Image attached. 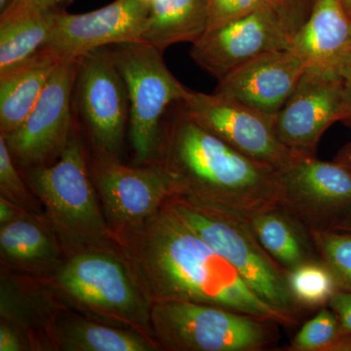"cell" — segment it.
Returning a JSON list of instances; mask_svg holds the SVG:
<instances>
[{
	"label": "cell",
	"instance_id": "484cf974",
	"mask_svg": "<svg viewBox=\"0 0 351 351\" xmlns=\"http://www.w3.org/2000/svg\"><path fill=\"white\" fill-rule=\"evenodd\" d=\"M343 332L338 315L329 306L322 307L304 323L286 350L335 351Z\"/></svg>",
	"mask_w": 351,
	"mask_h": 351
},
{
	"label": "cell",
	"instance_id": "4fadbf2b",
	"mask_svg": "<svg viewBox=\"0 0 351 351\" xmlns=\"http://www.w3.org/2000/svg\"><path fill=\"white\" fill-rule=\"evenodd\" d=\"M149 6L144 0H115L88 13L58 11L43 48L60 61H71L99 48L142 43Z\"/></svg>",
	"mask_w": 351,
	"mask_h": 351
},
{
	"label": "cell",
	"instance_id": "ac0fdd59",
	"mask_svg": "<svg viewBox=\"0 0 351 351\" xmlns=\"http://www.w3.org/2000/svg\"><path fill=\"white\" fill-rule=\"evenodd\" d=\"M59 59L41 48L25 62L0 73V130L15 131L43 94Z\"/></svg>",
	"mask_w": 351,
	"mask_h": 351
},
{
	"label": "cell",
	"instance_id": "603a6c76",
	"mask_svg": "<svg viewBox=\"0 0 351 351\" xmlns=\"http://www.w3.org/2000/svg\"><path fill=\"white\" fill-rule=\"evenodd\" d=\"M288 284L295 302L304 311L328 306L339 291L334 274L321 260L288 271Z\"/></svg>",
	"mask_w": 351,
	"mask_h": 351
},
{
	"label": "cell",
	"instance_id": "d6a6232c",
	"mask_svg": "<svg viewBox=\"0 0 351 351\" xmlns=\"http://www.w3.org/2000/svg\"><path fill=\"white\" fill-rule=\"evenodd\" d=\"M332 161L343 166L351 173V143H348V144L343 145L339 149L337 156L334 157Z\"/></svg>",
	"mask_w": 351,
	"mask_h": 351
},
{
	"label": "cell",
	"instance_id": "5bb4252c",
	"mask_svg": "<svg viewBox=\"0 0 351 351\" xmlns=\"http://www.w3.org/2000/svg\"><path fill=\"white\" fill-rule=\"evenodd\" d=\"M341 101V75L306 69L276 115L277 137L291 152L317 154L325 132L339 122Z\"/></svg>",
	"mask_w": 351,
	"mask_h": 351
},
{
	"label": "cell",
	"instance_id": "6da1fadb",
	"mask_svg": "<svg viewBox=\"0 0 351 351\" xmlns=\"http://www.w3.org/2000/svg\"><path fill=\"white\" fill-rule=\"evenodd\" d=\"M147 221L136 256L154 302L212 304L271 320L283 327L299 324L258 297L237 270L166 203Z\"/></svg>",
	"mask_w": 351,
	"mask_h": 351
},
{
	"label": "cell",
	"instance_id": "8fae6325",
	"mask_svg": "<svg viewBox=\"0 0 351 351\" xmlns=\"http://www.w3.org/2000/svg\"><path fill=\"white\" fill-rule=\"evenodd\" d=\"M80 59L61 61L36 106L15 131L1 134L13 160L23 166L45 165L58 158L75 130L73 95Z\"/></svg>",
	"mask_w": 351,
	"mask_h": 351
},
{
	"label": "cell",
	"instance_id": "83f0119b",
	"mask_svg": "<svg viewBox=\"0 0 351 351\" xmlns=\"http://www.w3.org/2000/svg\"><path fill=\"white\" fill-rule=\"evenodd\" d=\"M0 186L2 193L11 197V200L27 202L29 193L14 165L12 156L3 135L0 136Z\"/></svg>",
	"mask_w": 351,
	"mask_h": 351
},
{
	"label": "cell",
	"instance_id": "30bf717a",
	"mask_svg": "<svg viewBox=\"0 0 351 351\" xmlns=\"http://www.w3.org/2000/svg\"><path fill=\"white\" fill-rule=\"evenodd\" d=\"M179 104L196 123L254 160L279 170L290 158L292 152L277 137L276 115L189 88Z\"/></svg>",
	"mask_w": 351,
	"mask_h": 351
},
{
	"label": "cell",
	"instance_id": "7402d4cb",
	"mask_svg": "<svg viewBox=\"0 0 351 351\" xmlns=\"http://www.w3.org/2000/svg\"><path fill=\"white\" fill-rule=\"evenodd\" d=\"M64 350L80 351H149L151 341L141 335L87 322H75L63 334Z\"/></svg>",
	"mask_w": 351,
	"mask_h": 351
},
{
	"label": "cell",
	"instance_id": "d590c367",
	"mask_svg": "<svg viewBox=\"0 0 351 351\" xmlns=\"http://www.w3.org/2000/svg\"><path fill=\"white\" fill-rule=\"evenodd\" d=\"M12 0H0V15L8 8Z\"/></svg>",
	"mask_w": 351,
	"mask_h": 351
},
{
	"label": "cell",
	"instance_id": "9c48e42d",
	"mask_svg": "<svg viewBox=\"0 0 351 351\" xmlns=\"http://www.w3.org/2000/svg\"><path fill=\"white\" fill-rule=\"evenodd\" d=\"M89 168L108 219L117 228L144 225L166 201L182 193L179 178L159 161L129 167L115 159L96 156Z\"/></svg>",
	"mask_w": 351,
	"mask_h": 351
},
{
	"label": "cell",
	"instance_id": "d6986e66",
	"mask_svg": "<svg viewBox=\"0 0 351 351\" xmlns=\"http://www.w3.org/2000/svg\"><path fill=\"white\" fill-rule=\"evenodd\" d=\"M250 223L263 248L287 271L320 260L311 228L282 205L257 215Z\"/></svg>",
	"mask_w": 351,
	"mask_h": 351
},
{
	"label": "cell",
	"instance_id": "7c38bea8",
	"mask_svg": "<svg viewBox=\"0 0 351 351\" xmlns=\"http://www.w3.org/2000/svg\"><path fill=\"white\" fill-rule=\"evenodd\" d=\"M291 36L274 7L210 29L191 44V59L217 80L271 51L289 49Z\"/></svg>",
	"mask_w": 351,
	"mask_h": 351
},
{
	"label": "cell",
	"instance_id": "2e32d148",
	"mask_svg": "<svg viewBox=\"0 0 351 351\" xmlns=\"http://www.w3.org/2000/svg\"><path fill=\"white\" fill-rule=\"evenodd\" d=\"M306 66L290 49L271 51L219 80L214 93L276 115L295 91Z\"/></svg>",
	"mask_w": 351,
	"mask_h": 351
},
{
	"label": "cell",
	"instance_id": "1f68e13d",
	"mask_svg": "<svg viewBox=\"0 0 351 351\" xmlns=\"http://www.w3.org/2000/svg\"><path fill=\"white\" fill-rule=\"evenodd\" d=\"M22 350L20 339L12 330L2 325L0 328V351H19Z\"/></svg>",
	"mask_w": 351,
	"mask_h": 351
},
{
	"label": "cell",
	"instance_id": "52a82bcc",
	"mask_svg": "<svg viewBox=\"0 0 351 351\" xmlns=\"http://www.w3.org/2000/svg\"><path fill=\"white\" fill-rule=\"evenodd\" d=\"M73 112L76 125L83 126L91 140L96 156L119 160L130 107L125 82L110 46L80 58Z\"/></svg>",
	"mask_w": 351,
	"mask_h": 351
},
{
	"label": "cell",
	"instance_id": "ffe728a7",
	"mask_svg": "<svg viewBox=\"0 0 351 351\" xmlns=\"http://www.w3.org/2000/svg\"><path fill=\"white\" fill-rule=\"evenodd\" d=\"M207 24L208 0H156L149 6L142 43L161 52L175 44H193Z\"/></svg>",
	"mask_w": 351,
	"mask_h": 351
},
{
	"label": "cell",
	"instance_id": "5b68a950",
	"mask_svg": "<svg viewBox=\"0 0 351 351\" xmlns=\"http://www.w3.org/2000/svg\"><path fill=\"white\" fill-rule=\"evenodd\" d=\"M110 48L128 93V135L135 159L147 164L158 156L166 113L184 98L189 88L172 75L163 52L154 46L129 43Z\"/></svg>",
	"mask_w": 351,
	"mask_h": 351
},
{
	"label": "cell",
	"instance_id": "ba28073f",
	"mask_svg": "<svg viewBox=\"0 0 351 351\" xmlns=\"http://www.w3.org/2000/svg\"><path fill=\"white\" fill-rule=\"evenodd\" d=\"M278 172L281 205L311 230H332L351 213V173L335 161L292 152Z\"/></svg>",
	"mask_w": 351,
	"mask_h": 351
},
{
	"label": "cell",
	"instance_id": "277c9868",
	"mask_svg": "<svg viewBox=\"0 0 351 351\" xmlns=\"http://www.w3.org/2000/svg\"><path fill=\"white\" fill-rule=\"evenodd\" d=\"M152 320L160 343L172 350L265 351L280 339L274 321L198 302H154Z\"/></svg>",
	"mask_w": 351,
	"mask_h": 351
},
{
	"label": "cell",
	"instance_id": "d4e9b609",
	"mask_svg": "<svg viewBox=\"0 0 351 351\" xmlns=\"http://www.w3.org/2000/svg\"><path fill=\"white\" fill-rule=\"evenodd\" d=\"M319 258L336 278L339 291L351 293V232L311 230Z\"/></svg>",
	"mask_w": 351,
	"mask_h": 351
},
{
	"label": "cell",
	"instance_id": "e575fe53",
	"mask_svg": "<svg viewBox=\"0 0 351 351\" xmlns=\"http://www.w3.org/2000/svg\"><path fill=\"white\" fill-rule=\"evenodd\" d=\"M332 230H338V232H351V213L348 215L345 219L332 228Z\"/></svg>",
	"mask_w": 351,
	"mask_h": 351
},
{
	"label": "cell",
	"instance_id": "4dcf8cb0",
	"mask_svg": "<svg viewBox=\"0 0 351 351\" xmlns=\"http://www.w3.org/2000/svg\"><path fill=\"white\" fill-rule=\"evenodd\" d=\"M343 80V101H341L339 122L351 129V61L341 73Z\"/></svg>",
	"mask_w": 351,
	"mask_h": 351
},
{
	"label": "cell",
	"instance_id": "f546056e",
	"mask_svg": "<svg viewBox=\"0 0 351 351\" xmlns=\"http://www.w3.org/2000/svg\"><path fill=\"white\" fill-rule=\"evenodd\" d=\"M328 306L338 315L341 329L351 332V293L339 291L332 298Z\"/></svg>",
	"mask_w": 351,
	"mask_h": 351
},
{
	"label": "cell",
	"instance_id": "9a60e30c",
	"mask_svg": "<svg viewBox=\"0 0 351 351\" xmlns=\"http://www.w3.org/2000/svg\"><path fill=\"white\" fill-rule=\"evenodd\" d=\"M59 285L73 299L119 318L142 322L144 306L121 263L98 253L76 256L59 276Z\"/></svg>",
	"mask_w": 351,
	"mask_h": 351
},
{
	"label": "cell",
	"instance_id": "e0dca14e",
	"mask_svg": "<svg viewBox=\"0 0 351 351\" xmlns=\"http://www.w3.org/2000/svg\"><path fill=\"white\" fill-rule=\"evenodd\" d=\"M289 49L306 69L341 75L351 61V18L343 0H316Z\"/></svg>",
	"mask_w": 351,
	"mask_h": 351
},
{
	"label": "cell",
	"instance_id": "44dd1931",
	"mask_svg": "<svg viewBox=\"0 0 351 351\" xmlns=\"http://www.w3.org/2000/svg\"><path fill=\"white\" fill-rule=\"evenodd\" d=\"M57 12L25 14L0 19V73L23 63L43 47Z\"/></svg>",
	"mask_w": 351,
	"mask_h": 351
},
{
	"label": "cell",
	"instance_id": "74e56055",
	"mask_svg": "<svg viewBox=\"0 0 351 351\" xmlns=\"http://www.w3.org/2000/svg\"><path fill=\"white\" fill-rule=\"evenodd\" d=\"M144 1L147 2V3L152 4V2L156 1V0H144Z\"/></svg>",
	"mask_w": 351,
	"mask_h": 351
},
{
	"label": "cell",
	"instance_id": "f1b7e54d",
	"mask_svg": "<svg viewBox=\"0 0 351 351\" xmlns=\"http://www.w3.org/2000/svg\"><path fill=\"white\" fill-rule=\"evenodd\" d=\"M71 1L73 0H12L8 8L0 15V19L25 14L63 10V6Z\"/></svg>",
	"mask_w": 351,
	"mask_h": 351
},
{
	"label": "cell",
	"instance_id": "7a4b0ae2",
	"mask_svg": "<svg viewBox=\"0 0 351 351\" xmlns=\"http://www.w3.org/2000/svg\"><path fill=\"white\" fill-rule=\"evenodd\" d=\"M158 156L179 178L182 195L249 221L281 204L278 170L226 144L189 117L179 101L164 117Z\"/></svg>",
	"mask_w": 351,
	"mask_h": 351
},
{
	"label": "cell",
	"instance_id": "8992f818",
	"mask_svg": "<svg viewBox=\"0 0 351 351\" xmlns=\"http://www.w3.org/2000/svg\"><path fill=\"white\" fill-rule=\"evenodd\" d=\"M29 180L54 225L66 239L86 241L106 234L86 149L76 124L57 160L34 168Z\"/></svg>",
	"mask_w": 351,
	"mask_h": 351
},
{
	"label": "cell",
	"instance_id": "4316f807",
	"mask_svg": "<svg viewBox=\"0 0 351 351\" xmlns=\"http://www.w3.org/2000/svg\"><path fill=\"white\" fill-rule=\"evenodd\" d=\"M269 6L272 0H208L206 32Z\"/></svg>",
	"mask_w": 351,
	"mask_h": 351
},
{
	"label": "cell",
	"instance_id": "8d00e7d4",
	"mask_svg": "<svg viewBox=\"0 0 351 351\" xmlns=\"http://www.w3.org/2000/svg\"><path fill=\"white\" fill-rule=\"evenodd\" d=\"M346 11H348V15H350V17L351 18V4H350V5L348 6V9H346Z\"/></svg>",
	"mask_w": 351,
	"mask_h": 351
},
{
	"label": "cell",
	"instance_id": "3957f363",
	"mask_svg": "<svg viewBox=\"0 0 351 351\" xmlns=\"http://www.w3.org/2000/svg\"><path fill=\"white\" fill-rule=\"evenodd\" d=\"M165 203L237 270L258 297L293 319L301 321L304 311L289 288L287 270L263 248L249 219L182 193Z\"/></svg>",
	"mask_w": 351,
	"mask_h": 351
},
{
	"label": "cell",
	"instance_id": "cb8c5ba5",
	"mask_svg": "<svg viewBox=\"0 0 351 351\" xmlns=\"http://www.w3.org/2000/svg\"><path fill=\"white\" fill-rule=\"evenodd\" d=\"M0 246L6 257L20 262L43 258L51 251L49 239L45 232L36 223L23 219L2 226Z\"/></svg>",
	"mask_w": 351,
	"mask_h": 351
},
{
	"label": "cell",
	"instance_id": "836d02e7",
	"mask_svg": "<svg viewBox=\"0 0 351 351\" xmlns=\"http://www.w3.org/2000/svg\"><path fill=\"white\" fill-rule=\"evenodd\" d=\"M14 215H15V210L12 207V203L8 202L5 198L1 197V200H0V221L2 225L12 221Z\"/></svg>",
	"mask_w": 351,
	"mask_h": 351
}]
</instances>
